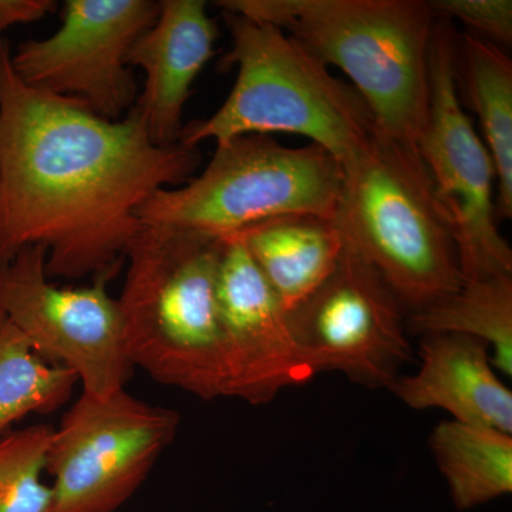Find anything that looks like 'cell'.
Wrapping results in <instances>:
<instances>
[{
    "mask_svg": "<svg viewBox=\"0 0 512 512\" xmlns=\"http://www.w3.org/2000/svg\"><path fill=\"white\" fill-rule=\"evenodd\" d=\"M342 183V165L322 147H286L271 136L251 134L217 146L198 177L157 191L138 218L144 225L224 239L285 215L332 220Z\"/></svg>",
    "mask_w": 512,
    "mask_h": 512,
    "instance_id": "6",
    "label": "cell"
},
{
    "mask_svg": "<svg viewBox=\"0 0 512 512\" xmlns=\"http://www.w3.org/2000/svg\"><path fill=\"white\" fill-rule=\"evenodd\" d=\"M218 26L204 0H164L156 22L128 49V67L146 73L136 107L158 146H173L183 130L192 84L215 53Z\"/></svg>",
    "mask_w": 512,
    "mask_h": 512,
    "instance_id": "13",
    "label": "cell"
},
{
    "mask_svg": "<svg viewBox=\"0 0 512 512\" xmlns=\"http://www.w3.org/2000/svg\"><path fill=\"white\" fill-rule=\"evenodd\" d=\"M235 235L288 313L328 279L345 247L333 221L319 215L271 218Z\"/></svg>",
    "mask_w": 512,
    "mask_h": 512,
    "instance_id": "15",
    "label": "cell"
},
{
    "mask_svg": "<svg viewBox=\"0 0 512 512\" xmlns=\"http://www.w3.org/2000/svg\"><path fill=\"white\" fill-rule=\"evenodd\" d=\"M221 249V239L144 225L127 248L119 299L134 367L202 400L227 397Z\"/></svg>",
    "mask_w": 512,
    "mask_h": 512,
    "instance_id": "3",
    "label": "cell"
},
{
    "mask_svg": "<svg viewBox=\"0 0 512 512\" xmlns=\"http://www.w3.org/2000/svg\"><path fill=\"white\" fill-rule=\"evenodd\" d=\"M46 258L36 245L0 264V311L37 355L74 373L83 393L107 399L126 389L136 370L119 299L109 293L123 265L86 288H62L49 281Z\"/></svg>",
    "mask_w": 512,
    "mask_h": 512,
    "instance_id": "7",
    "label": "cell"
},
{
    "mask_svg": "<svg viewBox=\"0 0 512 512\" xmlns=\"http://www.w3.org/2000/svg\"><path fill=\"white\" fill-rule=\"evenodd\" d=\"M76 375L37 355L0 311V434L30 414L56 412L69 403Z\"/></svg>",
    "mask_w": 512,
    "mask_h": 512,
    "instance_id": "19",
    "label": "cell"
},
{
    "mask_svg": "<svg viewBox=\"0 0 512 512\" xmlns=\"http://www.w3.org/2000/svg\"><path fill=\"white\" fill-rule=\"evenodd\" d=\"M458 33L437 19L430 47L429 117L417 151L450 215L463 281L512 275V251L495 221L493 158L461 107Z\"/></svg>",
    "mask_w": 512,
    "mask_h": 512,
    "instance_id": "8",
    "label": "cell"
},
{
    "mask_svg": "<svg viewBox=\"0 0 512 512\" xmlns=\"http://www.w3.org/2000/svg\"><path fill=\"white\" fill-rule=\"evenodd\" d=\"M218 309L227 353V397L252 406L311 382L288 312L237 235L221 239Z\"/></svg>",
    "mask_w": 512,
    "mask_h": 512,
    "instance_id": "12",
    "label": "cell"
},
{
    "mask_svg": "<svg viewBox=\"0 0 512 512\" xmlns=\"http://www.w3.org/2000/svg\"><path fill=\"white\" fill-rule=\"evenodd\" d=\"M53 429L35 424L0 440V512L52 511V485L43 474Z\"/></svg>",
    "mask_w": 512,
    "mask_h": 512,
    "instance_id": "20",
    "label": "cell"
},
{
    "mask_svg": "<svg viewBox=\"0 0 512 512\" xmlns=\"http://www.w3.org/2000/svg\"><path fill=\"white\" fill-rule=\"evenodd\" d=\"M225 13L276 26L342 70L377 128L416 148L430 103L436 15L426 0H220Z\"/></svg>",
    "mask_w": 512,
    "mask_h": 512,
    "instance_id": "2",
    "label": "cell"
},
{
    "mask_svg": "<svg viewBox=\"0 0 512 512\" xmlns=\"http://www.w3.org/2000/svg\"><path fill=\"white\" fill-rule=\"evenodd\" d=\"M403 312L379 272L345 244L332 274L288 319L313 375L389 389L413 355Z\"/></svg>",
    "mask_w": 512,
    "mask_h": 512,
    "instance_id": "10",
    "label": "cell"
},
{
    "mask_svg": "<svg viewBox=\"0 0 512 512\" xmlns=\"http://www.w3.org/2000/svg\"><path fill=\"white\" fill-rule=\"evenodd\" d=\"M224 18L232 46L221 67L237 66V80L211 117L183 126L178 143L198 148L210 138L222 146L251 134H296L349 163L377 130L360 94L284 30L235 13Z\"/></svg>",
    "mask_w": 512,
    "mask_h": 512,
    "instance_id": "5",
    "label": "cell"
},
{
    "mask_svg": "<svg viewBox=\"0 0 512 512\" xmlns=\"http://www.w3.org/2000/svg\"><path fill=\"white\" fill-rule=\"evenodd\" d=\"M429 5L437 19L458 20L473 35L500 47L512 43L511 0H433Z\"/></svg>",
    "mask_w": 512,
    "mask_h": 512,
    "instance_id": "21",
    "label": "cell"
},
{
    "mask_svg": "<svg viewBox=\"0 0 512 512\" xmlns=\"http://www.w3.org/2000/svg\"><path fill=\"white\" fill-rule=\"evenodd\" d=\"M56 6L52 0H0V22L6 29L19 23L36 22Z\"/></svg>",
    "mask_w": 512,
    "mask_h": 512,
    "instance_id": "22",
    "label": "cell"
},
{
    "mask_svg": "<svg viewBox=\"0 0 512 512\" xmlns=\"http://www.w3.org/2000/svg\"><path fill=\"white\" fill-rule=\"evenodd\" d=\"M458 67L480 120L485 147L497 174L504 218L512 217V63L503 47L473 33L458 36Z\"/></svg>",
    "mask_w": 512,
    "mask_h": 512,
    "instance_id": "17",
    "label": "cell"
},
{
    "mask_svg": "<svg viewBox=\"0 0 512 512\" xmlns=\"http://www.w3.org/2000/svg\"><path fill=\"white\" fill-rule=\"evenodd\" d=\"M413 335L454 333L483 340L494 369L512 375V275L467 281L457 292L423 311L412 313Z\"/></svg>",
    "mask_w": 512,
    "mask_h": 512,
    "instance_id": "18",
    "label": "cell"
},
{
    "mask_svg": "<svg viewBox=\"0 0 512 512\" xmlns=\"http://www.w3.org/2000/svg\"><path fill=\"white\" fill-rule=\"evenodd\" d=\"M160 13L154 0H67L62 26L43 40L20 43L12 67L23 83L83 101L103 119H123L136 104L128 49Z\"/></svg>",
    "mask_w": 512,
    "mask_h": 512,
    "instance_id": "11",
    "label": "cell"
},
{
    "mask_svg": "<svg viewBox=\"0 0 512 512\" xmlns=\"http://www.w3.org/2000/svg\"><path fill=\"white\" fill-rule=\"evenodd\" d=\"M6 28L3 26V23L0 22V42H2V33L5 32Z\"/></svg>",
    "mask_w": 512,
    "mask_h": 512,
    "instance_id": "23",
    "label": "cell"
},
{
    "mask_svg": "<svg viewBox=\"0 0 512 512\" xmlns=\"http://www.w3.org/2000/svg\"><path fill=\"white\" fill-rule=\"evenodd\" d=\"M419 352V372L390 384L397 399L410 409H443L460 423L512 434V392L495 373L487 343L454 333H427Z\"/></svg>",
    "mask_w": 512,
    "mask_h": 512,
    "instance_id": "14",
    "label": "cell"
},
{
    "mask_svg": "<svg viewBox=\"0 0 512 512\" xmlns=\"http://www.w3.org/2000/svg\"><path fill=\"white\" fill-rule=\"evenodd\" d=\"M180 426L174 410L126 389L107 399L80 394L53 429L46 473L50 512H114L144 483Z\"/></svg>",
    "mask_w": 512,
    "mask_h": 512,
    "instance_id": "9",
    "label": "cell"
},
{
    "mask_svg": "<svg viewBox=\"0 0 512 512\" xmlns=\"http://www.w3.org/2000/svg\"><path fill=\"white\" fill-rule=\"evenodd\" d=\"M198 148L158 146L136 107L121 120L33 89L0 42V264L45 247L49 279L117 268L157 191L191 180Z\"/></svg>",
    "mask_w": 512,
    "mask_h": 512,
    "instance_id": "1",
    "label": "cell"
},
{
    "mask_svg": "<svg viewBox=\"0 0 512 512\" xmlns=\"http://www.w3.org/2000/svg\"><path fill=\"white\" fill-rule=\"evenodd\" d=\"M332 221L379 272L404 311H423L464 284L450 215L416 148L377 128L342 165Z\"/></svg>",
    "mask_w": 512,
    "mask_h": 512,
    "instance_id": "4",
    "label": "cell"
},
{
    "mask_svg": "<svg viewBox=\"0 0 512 512\" xmlns=\"http://www.w3.org/2000/svg\"><path fill=\"white\" fill-rule=\"evenodd\" d=\"M430 448L457 510H471L511 494V434L443 421L431 433Z\"/></svg>",
    "mask_w": 512,
    "mask_h": 512,
    "instance_id": "16",
    "label": "cell"
}]
</instances>
